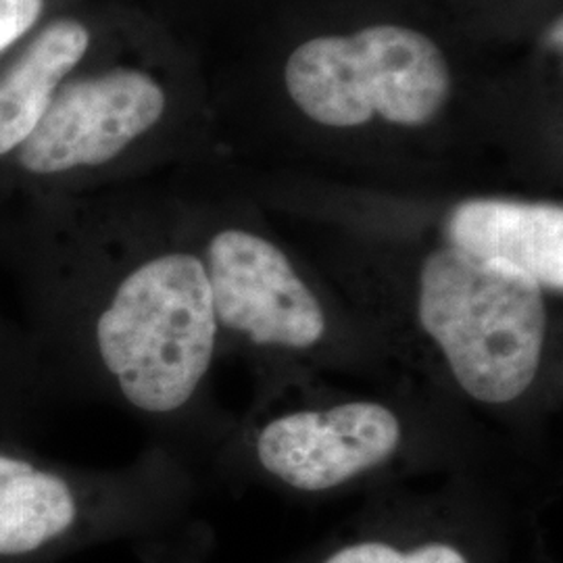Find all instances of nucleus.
<instances>
[{"label":"nucleus","instance_id":"obj_1","mask_svg":"<svg viewBox=\"0 0 563 563\" xmlns=\"http://www.w3.org/2000/svg\"><path fill=\"white\" fill-rule=\"evenodd\" d=\"M21 286V323L57 401L97 388L169 422L197 399L220 336L199 255L167 249L104 272L41 230Z\"/></svg>","mask_w":563,"mask_h":563},{"label":"nucleus","instance_id":"obj_2","mask_svg":"<svg viewBox=\"0 0 563 563\" xmlns=\"http://www.w3.org/2000/svg\"><path fill=\"white\" fill-rule=\"evenodd\" d=\"M418 320L463 393L505 405L539 376L547 339L544 290L522 269L457 249L426 257Z\"/></svg>","mask_w":563,"mask_h":563},{"label":"nucleus","instance_id":"obj_3","mask_svg":"<svg viewBox=\"0 0 563 563\" xmlns=\"http://www.w3.org/2000/svg\"><path fill=\"white\" fill-rule=\"evenodd\" d=\"M284 76L302 113L330 128H355L376 115L426 125L451 95L443 51L401 25L305 42L290 55Z\"/></svg>","mask_w":563,"mask_h":563},{"label":"nucleus","instance_id":"obj_4","mask_svg":"<svg viewBox=\"0 0 563 563\" xmlns=\"http://www.w3.org/2000/svg\"><path fill=\"white\" fill-rule=\"evenodd\" d=\"M155 483L104 476L0 443V563H55L107 537L141 528Z\"/></svg>","mask_w":563,"mask_h":563},{"label":"nucleus","instance_id":"obj_5","mask_svg":"<svg viewBox=\"0 0 563 563\" xmlns=\"http://www.w3.org/2000/svg\"><path fill=\"white\" fill-rule=\"evenodd\" d=\"M159 81L139 69H111L59 88L30 139L11 157L27 184L55 188L109 165L155 128L165 111Z\"/></svg>","mask_w":563,"mask_h":563},{"label":"nucleus","instance_id":"obj_6","mask_svg":"<svg viewBox=\"0 0 563 563\" xmlns=\"http://www.w3.org/2000/svg\"><path fill=\"white\" fill-rule=\"evenodd\" d=\"M202 263L220 330L290 351L322 341V302L274 242L228 228L209 241Z\"/></svg>","mask_w":563,"mask_h":563},{"label":"nucleus","instance_id":"obj_7","mask_svg":"<svg viewBox=\"0 0 563 563\" xmlns=\"http://www.w3.org/2000/svg\"><path fill=\"white\" fill-rule=\"evenodd\" d=\"M401 420L380 402L351 401L286 413L257 437V460L282 484L322 493L393 457Z\"/></svg>","mask_w":563,"mask_h":563},{"label":"nucleus","instance_id":"obj_8","mask_svg":"<svg viewBox=\"0 0 563 563\" xmlns=\"http://www.w3.org/2000/svg\"><path fill=\"white\" fill-rule=\"evenodd\" d=\"M449 246L509 263L547 290H563V209L555 202L470 199L446 220Z\"/></svg>","mask_w":563,"mask_h":563},{"label":"nucleus","instance_id":"obj_9","mask_svg":"<svg viewBox=\"0 0 563 563\" xmlns=\"http://www.w3.org/2000/svg\"><path fill=\"white\" fill-rule=\"evenodd\" d=\"M88 44L90 32L81 21H53L0 78V162L11 159L36 130Z\"/></svg>","mask_w":563,"mask_h":563},{"label":"nucleus","instance_id":"obj_10","mask_svg":"<svg viewBox=\"0 0 563 563\" xmlns=\"http://www.w3.org/2000/svg\"><path fill=\"white\" fill-rule=\"evenodd\" d=\"M55 401L23 323L0 305V443L27 444Z\"/></svg>","mask_w":563,"mask_h":563},{"label":"nucleus","instance_id":"obj_11","mask_svg":"<svg viewBox=\"0 0 563 563\" xmlns=\"http://www.w3.org/2000/svg\"><path fill=\"white\" fill-rule=\"evenodd\" d=\"M322 563H472L462 547L449 541H423L411 547L367 539L342 544Z\"/></svg>","mask_w":563,"mask_h":563},{"label":"nucleus","instance_id":"obj_12","mask_svg":"<svg viewBox=\"0 0 563 563\" xmlns=\"http://www.w3.org/2000/svg\"><path fill=\"white\" fill-rule=\"evenodd\" d=\"M44 0H0V51L20 41L38 21Z\"/></svg>","mask_w":563,"mask_h":563}]
</instances>
